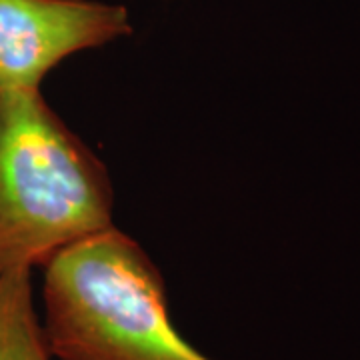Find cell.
I'll return each mask as SVG.
<instances>
[{
  "label": "cell",
  "mask_w": 360,
  "mask_h": 360,
  "mask_svg": "<svg viewBox=\"0 0 360 360\" xmlns=\"http://www.w3.org/2000/svg\"><path fill=\"white\" fill-rule=\"evenodd\" d=\"M104 165L39 89L0 90V276L112 226Z\"/></svg>",
  "instance_id": "cell-1"
},
{
  "label": "cell",
  "mask_w": 360,
  "mask_h": 360,
  "mask_svg": "<svg viewBox=\"0 0 360 360\" xmlns=\"http://www.w3.org/2000/svg\"><path fill=\"white\" fill-rule=\"evenodd\" d=\"M42 335L60 360H210L172 324L160 270L115 226L44 264Z\"/></svg>",
  "instance_id": "cell-2"
},
{
  "label": "cell",
  "mask_w": 360,
  "mask_h": 360,
  "mask_svg": "<svg viewBox=\"0 0 360 360\" xmlns=\"http://www.w3.org/2000/svg\"><path fill=\"white\" fill-rule=\"evenodd\" d=\"M130 32L124 6L92 0H0V90L39 89L66 56Z\"/></svg>",
  "instance_id": "cell-3"
},
{
  "label": "cell",
  "mask_w": 360,
  "mask_h": 360,
  "mask_svg": "<svg viewBox=\"0 0 360 360\" xmlns=\"http://www.w3.org/2000/svg\"><path fill=\"white\" fill-rule=\"evenodd\" d=\"M0 360H51L32 304L30 269L0 276Z\"/></svg>",
  "instance_id": "cell-4"
}]
</instances>
